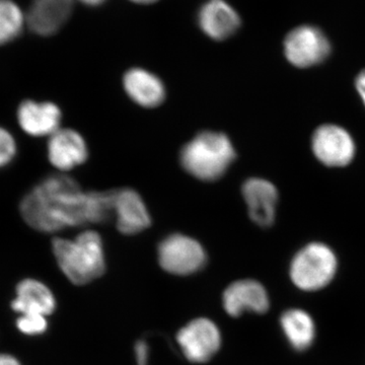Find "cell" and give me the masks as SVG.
I'll use <instances>...</instances> for the list:
<instances>
[{
    "mask_svg": "<svg viewBox=\"0 0 365 365\" xmlns=\"http://www.w3.org/2000/svg\"><path fill=\"white\" fill-rule=\"evenodd\" d=\"M242 192L251 220L259 227L272 225L278 201L277 189L272 182L260 178H251L242 185Z\"/></svg>",
    "mask_w": 365,
    "mask_h": 365,
    "instance_id": "12",
    "label": "cell"
},
{
    "mask_svg": "<svg viewBox=\"0 0 365 365\" xmlns=\"http://www.w3.org/2000/svg\"><path fill=\"white\" fill-rule=\"evenodd\" d=\"M16 143L6 129L0 127V168L6 167L16 157Z\"/></svg>",
    "mask_w": 365,
    "mask_h": 365,
    "instance_id": "21",
    "label": "cell"
},
{
    "mask_svg": "<svg viewBox=\"0 0 365 365\" xmlns=\"http://www.w3.org/2000/svg\"><path fill=\"white\" fill-rule=\"evenodd\" d=\"M280 326L288 343L297 351L309 349L316 339V324L304 309H288L281 316Z\"/></svg>",
    "mask_w": 365,
    "mask_h": 365,
    "instance_id": "18",
    "label": "cell"
},
{
    "mask_svg": "<svg viewBox=\"0 0 365 365\" xmlns=\"http://www.w3.org/2000/svg\"><path fill=\"white\" fill-rule=\"evenodd\" d=\"M137 364L148 365V344L143 341H139L137 343L136 348Z\"/></svg>",
    "mask_w": 365,
    "mask_h": 365,
    "instance_id": "22",
    "label": "cell"
},
{
    "mask_svg": "<svg viewBox=\"0 0 365 365\" xmlns=\"http://www.w3.org/2000/svg\"><path fill=\"white\" fill-rule=\"evenodd\" d=\"M125 91L137 105L155 108L163 102L165 88L155 74L143 68H132L125 73Z\"/></svg>",
    "mask_w": 365,
    "mask_h": 365,
    "instance_id": "16",
    "label": "cell"
},
{
    "mask_svg": "<svg viewBox=\"0 0 365 365\" xmlns=\"http://www.w3.org/2000/svg\"><path fill=\"white\" fill-rule=\"evenodd\" d=\"M223 307L230 316L237 318L245 312L265 314L270 307L265 287L258 281L247 279L232 283L225 289Z\"/></svg>",
    "mask_w": 365,
    "mask_h": 365,
    "instance_id": "10",
    "label": "cell"
},
{
    "mask_svg": "<svg viewBox=\"0 0 365 365\" xmlns=\"http://www.w3.org/2000/svg\"><path fill=\"white\" fill-rule=\"evenodd\" d=\"M356 88L365 105V71L360 72L357 76Z\"/></svg>",
    "mask_w": 365,
    "mask_h": 365,
    "instance_id": "23",
    "label": "cell"
},
{
    "mask_svg": "<svg viewBox=\"0 0 365 365\" xmlns=\"http://www.w3.org/2000/svg\"><path fill=\"white\" fill-rule=\"evenodd\" d=\"M235 157L234 145L225 134L204 131L182 148L180 162L191 176L203 182H213L227 172Z\"/></svg>",
    "mask_w": 365,
    "mask_h": 365,
    "instance_id": "3",
    "label": "cell"
},
{
    "mask_svg": "<svg viewBox=\"0 0 365 365\" xmlns=\"http://www.w3.org/2000/svg\"><path fill=\"white\" fill-rule=\"evenodd\" d=\"M20 211L31 227L42 232L103 223L113 215V191L86 192L73 178L52 175L24 197Z\"/></svg>",
    "mask_w": 365,
    "mask_h": 365,
    "instance_id": "1",
    "label": "cell"
},
{
    "mask_svg": "<svg viewBox=\"0 0 365 365\" xmlns=\"http://www.w3.org/2000/svg\"><path fill=\"white\" fill-rule=\"evenodd\" d=\"M52 248L60 269L73 284H86L105 273L102 237L93 230L81 232L73 241L56 237Z\"/></svg>",
    "mask_w": 365,
    "mask_h": 365,
    "instance_id": "2",
    "label": "cell"
},
{
    "mask_svg": "<svg viewBox=\"0 0 365 365\" xmlns=\"http://www.w3.org/2000/svg\"><path fill=\"white\" fill-rule=\"evenodd\" d=\"M62 113L51 102L25 101L18 109V121L21 128L33 137L51 136L60 129Z\"/></svg>",
    "mask_w": 365,
    "mask_h": 365,
    "instance_id": "14",
    "label": "cell"
},
{
    "mask_svg": "<svg viewBox=\"0 0 365 365\" xmlns=\"http://www.w3.org/2000/svg\"><path fill=\"white\" fill-rule=\"evenodd\" d=\"M113 215L124 235H136L150 227L151 217L138 192L130 188L113 190Z\"/></svg>",
    "mask_w": 365,
    "mask_h": 365,
    "instance_id": "9",
    "label": "cell"
},
{
    "mask_svg": "<svg viewBox=\"0 0 365 365\" xmlns=\"http://www.w3.org/2000/svg\"><path fill=\"white\" fill-rule=\"evenodd\" d=\"M78 1L83 2L86 6H97L104 4L106 0H78Z\"/></svg>",
    "mask_w": 365,
    "mask_h": 365,
    "instance_id": "25",
    "label": "cell"
},
{
    "mask_svg": "<svg viewBox=\"0 0 365 365\" xmlns=\"http://www.w3.org/2000/svg\"><path fill=\"white\" fill-rule=\"evenodd\" d=\"M337 268V257L330 247L311 242L292 259L290 279L300 290L318 292L332 282Z\"/></svg>",
    "mask_w": 365,
    "mask_h": 365,
    "instance_id": "4",
    "label": "cell"
},
{
    "mask_svg": "<svg viewBox=\"0 0 365 365\" xmlns=\"http://www.w3.org/2000/svg\"><path fill=\"white\" fill-rule=\"evenodd\" d=\"M73 9V0H33L26 16V25L40 36L58 32Z\"/></svg>",
    "mask_w": 365,
    "mask_h": 365,
    "instance_id": "13",
    "label": "cell"
},
{
    "mask_svg": "<svg viewBox=\"0 0 365 365\" xmlns=\"http://www.w3.org/2000/svg\"><path fill=\"white\" fill-rule=\"evenodd\" d=\"M177 341L182 353L192 362L202 364L220 350L222 337L215 323L208 319H197L178 333Z\"/></svg>",
    "mask_w": 365,
    "mask_h": 365,
    "instance_id": "7",
    "label": "cell"
},
{
    "mask_svg": "<svg viewBox=\"0 0 365 365\" xmlns=\"http://www.w3.org/2000/svg\"><path fill=\"white\" fill-rule=\"evenodd\" d=\"M48 158L53 167L61 172L83 165L88 158L83 137L73 129H59L48 141Z\"/></svg>",
    "mask_w": 365,
    "mask_h": 365,
    "instance_id": "11",
    "label": "cell"
},
{
    "mask_svg": "<svg viewBox=\"0 0 365 365\" xmlns=\"http://www.w3.org/2000/svg\"><path fill=\"white\" fill-rule=\"evenodd\" d=\"M26 24L25 14L13 0H0V46L21 35Z\"/></svg>",
    "mask_w": 365,
    "mask_h": 365,
    "instance_id": "19",
    "label": "cell"
},
{
    "mask_svg": "<svg viewBox=\"0 0 365 365\" xmlns=\"http://www.w3.org/2000/svg\"><path fill=\"white\" fill-rule=\"evenodd\" d=\"M158 262L167 272L190 275L204 268L207 255L196 240L174 234L163 239L158 246Z\"/></svg>",
    "mask_w": 365,
    "mask_h": 365,
    "instance_id": "5",
    "label": "cell"
},
{
    "mask_svg": "<svg viewBox=\"0 0 365 365\" xmlns=\"http://www.w3.org/2000/svg\"><path fill=\"white\" fill-rule=\"evenodd\" d=\"M312 148L319 162L328 167H344L355 155L351 135L337 125H323L314 131Z\"/></svg>",
    "mask_w": 365,
    "mask_h": 365,
    "instance_id": "8",
    "label": "cell"
},
{
    "mask_svg": "<svg viewBox=\"0 0 365 365\" xmlns=\"http://www.w3.org/2000/svg\"><path fill=\"white\" fill-rule=\"evenodd\" d=\"M14 312L21 314L49 316L56 307L51 290L40 281L26 279L16 287V297L11 302Z\"/></svg>",
    "mask_w": 365,
    "mask_h": 365,
    "instance_id": "17",
    "label": "cell"
},
{
    "mask_svg": "<svg viewBox=\"0 0 365 365\" xmlns=\"http://www.w3.org/2000/svg\"><path fill=\"white\" fill-rule=\"evenodd\" d=\"M198 25L211 39L223 41L239 30L241 19L225 0H208L199 11Z\"/></svg>",
    "mask_w": 365,
    "mask_h": 365,
    "instance_id": "15",
    "label": "cell"
},
{
    "mask_svg": "<svg viewBox=\"0 0 365 365\" xmlns=\"http://www.w3.org/2000/svg\"><path fill=\"white\" fill-rule=\"evenodd\" d=\"M131 1L135 2V4H155L158 0H131Z\"/></svg>",
    "mask_w": 365,
    "mask_h": 365,
    "instance_id": "26",
    "label": "cell"
},
{
    "mask_svg": "<svg viewBox=\"0 0 365 365\" xmlns=\"http://www.w3.org/2000/svg\"><path fill=\"white\" fill-rule=\"evenodd\" d=\"M284 53L292 66L307 68L322 63L330 55L331 44L319 29L302 26L285 38Z\"/></svg>",
    "mask_w": 365,
    "mask_h": 365,
    "instance_id": "6",
    "label": "cell"
},
{
    "mask_svg": "<svg viewBox=\"0 0 365 365\" xmlns=\"http://www.w3.org/2000/svg\"><path fill=\"white\" fill-rule=\"evenodd\" d=\"M0 365H21V364L11 355L0 354Z\"/></svg>",
    "mask_w": 365,
    "mask_h": 365,
    "instance_id": "24",
    "label": "cell"
},
{
    "mask_svg": "<svg viewBox=\"0 0 365 365\" xmlns=\"http://www.w3.org/2000/svg\"><path fill=\"white\" fill-rule=\"evenodd\" d=\"M16 327L26 335L35 336L45 333L48 328L47 319L41 314H21Z\"/></svg>",
    "mask_w": 365,
    "mask_h": 365,
    "instance_id": "20",
    "label": "cell"
}]
</instances>
